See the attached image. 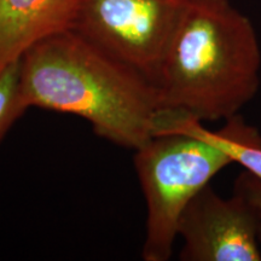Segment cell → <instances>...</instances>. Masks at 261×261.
Wrapping results in <instances>:
<instances>
[{"instance_id":"6da1fadb","label":"cell","mask_w":261,"mask_h":261,"mask_svg":"<svg viewBox=\"0 0 261 261\" xmlns=\"http://www.w3.org/2000/svg\"><path fill=\"white\" fill-rule=\"evenodd\" d=\"M21 94L28 109L76 115L100 138L132 150L155 136L162 109L151 81L73 29L25 52Z\"/></svg>"},{"instance_id":"7a4b0ae2","label":"cell","mask_w":261,"mask_h":261,"mask_svg":"<svg viewBox=\"0 0 261 261\" xmlns=\"http://www.w3.org/2000/svg\"><path fill=\"white\" fill-rule=\"evenodd\" d=\"M260 85L252 21L230 0H190L155 83L162 109L225 121L252 102Z\"/></svg>"},{"instance_id":"3957f363","label":"cell","mask_w":261,"mask_h":261,"mask_svg":"<svg viewBox=\"0 0 261 261\" xmlns=\"http://www.w3.org/2000/svg\"><path fill=\"white\" fill-rule=\"evenodd\" d=\"M231 163L218 146L180 130L160 133L135 150V167L146 203L143 260L171 259L182 212Z\"/></svg>"},{"instance_id":"277c9868","label":"cell","mask_w":261,"mask_h":261,"mask_svg":"<svg viewBox=\"0 0 261 261\" xmlns=\"http://www.w3.org/2000/svg\"><path fill=\"white\" fill-rule=\"evenodd\" d=\"M190 0H77L71 29L155 85Z\"/></svg>"},{"instance_id":"5b68a950","label":"cell","mask_w":261,"mask_h":261,"mask_svg":"<svg viewBox=\"0 0 261 261\" xmlns=\"http://www.w3.org/2000/svg\"><path fill=\"white\" fill-rule=\"evenodd\" d=\"M256 211L233 191L224 198L211 185L202 189L182 212L178 237L184 241L182 261H261Z\"/></svg>"},{"instance_id":"8992f818","label":"cell","mask_w":261,"mask_h":261,"mask_svg":"<svg viewBox=\"0 0 261 261\" xmlns=\"http://www.w3.org/2000/svg\"><path fill=\"white\" fill-rule=\"evenodd\" d=\"M77 0H0V74L45 39L71 29Z\"/></svg>"},{"instance_id":"52a82bcc","label":"cell","mask_w":261,"mask_h":261,"mask_svg":"<svg viewBox=\"0 0 261 261\" xmlns=\"http://www.w3.org/2000/svg\"><path fill=\"white\" fill-rule=\"evenodd\" d=\"M175 130L192 133L208 140L224 151L231 161L261 179V135L255 127L244 121L241 114L225 120V125L213 132L194 117L174 110L161 109L156 135Z\"/></svg>"},{"instance_id":"ba28073f","label":"cell","mask_w":261,"mask_h":261,"mask_svg":"<svg viewBox=\"0 0 261 261\" xmlns=\"http://www.w3.org/2000/svg\"><path fill=\"white\" fill-rule=\"evenodd\" d=\"M28 108L21 94V60L0 74V142Z\"/></svg>"},{"instance_id":"9c48e42d","label":"cell","mask_w":261,"mask_h":261,"mask_svg":"<svg viewBox=\"0 0 261 261\" xmlns=\"http://www.w3.org/2000/svg\"><path fill=\"white\" fill-rule=\"evenodd\" d=\"M233 191L242 195L256 211L260 223L259 234L261 240V179L244 169L234 180Z\"/></svg>"}]
</instances>
